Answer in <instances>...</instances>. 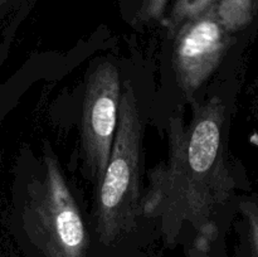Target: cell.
Instances as JSON below:
<instances>
[{"instance_id":"8","label":"cell","mask_w":258,"mask_h":257,"mask_svg":"<svg viewBox=\"0 0 258 257\" xmlns=\"http://www.w3.org/2000/svg\"><path fill=\"white\" fill-rule=\"evenodd\" d=\"M241 208L248 227L249 241L253 248V253L258 257V206L253 202L246 201L242 203Z\"/></svg>"},{"instance_id":"2","label":"cell","mask_w":258,"mask_h":257,"mask_svg":"<svg viewBox=\"0 0 258 257\" xmlns=\"http://www.w3.org/2000/svg\"><path fill=\"white\" fill-rule=\"evenodd\" d=\"M143 123L130 81L121 90L115 140L96 196V229L105 244L130 232L141 213Z\"/></svg>"},{"instance_id":"1","label":"cell","mask_w":258,"mask_h":257,"mask_svg":"<svg viewBox=\"0 0 258 257\" xmlns=\"http://www.w3.org/2000/svg\"><path fill=\"white\" fill-rule=\"evenodd\" d=\"M224 105L213 97L194 108L188 123L179 112L168 126V156L150 175L141 213L159 219L169 239L184 226L199 244L217 233L216 216L228 201L232 179L223 153Z\"/></svg>"},{"instance_id":"6","label":"cell","mask_w":258,"mask_h":257,"mask_svg":"<svg viewBox=\"0 0 258 257\" xmlns=\"http://www.w3.org/2000/svg\"><path fill=\"white\" fill-rule=\"evenodd\" d=\"M217 13L229 33L246 28L254 18L257 0H218Z\"/></svg>"},{"instance_id":"5","label":"cell","mask_w":258,"mask_h":257,"mask_svg":"<svg viewBox=\"0 0 258 257\" xmlns=\"http://www.w3.org/2000/svg\"><path fill=\"white\" fill-rule=\"evenodd\" d=\"M228 33L216 5L184 22L174 33V73L186 97H191L217 70L228 47Z\"/></svg>"},{"instance_id":"3","label":"cell","mask_w":258,"mask_h":257,"mask_svg":"<svg viewBox=\"0 0 258 257\" xmlns=\"http://www.w3.org/2000/svg\"><path fill=\"white\" fill-rule=\"evenodd\" d=\"M24 222L43 257H85L90 236L82 213L50 150L43 158V174L28 188Z\"/></svg>"},{"instance_id":"7","label":"cell","mask_w":258,"mask_h":257,"mask_svg":"<svg viewBox=\"0 0 258 257\" xmlns=\"http://www.w3.org/2000/svg\"><path fill=\"white\" fill-rule=\"evenodd\" d=\"M218 0H175L169 17L164 20V25L169 33L174 35L179 27L186 20L197 17L217 4Z\"/></svg>"},{"instance_id":"9","label":"cell","mask_w":258,"mask_h":257,"mask_svg":"<svg viewBox=\"0 0 258 257\" xmlns=\"http://www.w3.org/2000/svg\"><path fill=\"white\" fill-rule=\"evenodd\" d=\"M168 0H144L140 18L145 22H155L163 19Z\"/></svg>"},{"instance_id":"10","label":"cell","mask_w":258,"mask_h":257,"mask_svg":"<svg viewBox=\"0 0 258 257\" xmlns=\"http://www.w3.org/2000/svg\"><path fill=\"white\" fill-rule=\"evenodd\" d=\"M0 2H3V0H0Z\"/></svg>"},{"instance_id":"4","label":"cell","mask_w":258,"mask_h":257,"mask_svg":"<svg viewBox=\"0 0 258 257\" xmlns=\"http://www.w3.org/2000/svg\"><path fill=\"white\" fill-rule=\"evenodd\" d=\"M120 71L102 62L90 73L83 93L81 146L88 179L102 180L115 140L121 100Z\"/></svg>"}]
</instances>
